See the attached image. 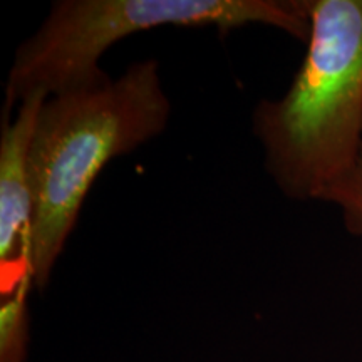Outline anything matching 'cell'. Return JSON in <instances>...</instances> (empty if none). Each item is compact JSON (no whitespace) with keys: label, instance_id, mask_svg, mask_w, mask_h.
Instances as JSON below:
<instances>
[{"label":"cell","instance_id":"6da1fadb","mask_svg":"<svg viewBox=\"0 0 362 362\" xmlns=\"http://www.w3.org/2000/svg\"><path fill=\"white\" fill-rule=\"evenodd\" d=\"M170 116L171 103L155 59L133 62L116 79L42 103L30 148L34 288L42 291L49 284L99 173L115 158L158 138Z\"/></svg>","mask_w":362,"mask_h":362},{"label":"cell","instance_id":"7a4b0ae2","mask_svg":"<svg viewBox=\"0 0 362 362\" xmlns=\"http://www.w3.org/2000/svg\"><path fill=\"white\" fill-rule=\"evenodd\" d=\"M307 52L287 93L262 99L253 133L292 200H319L362 146V0H305Z\"/></svg>","mask_w":362,"mask_h":362},{"label":"cell","instance_id":"3957f363","mask_svg":"<svg viewBox=\"0 0 362 362\" xmlns=\"http://www.w3.org/2000/svg\"><path fill=\"white\" fill-rule=\"evenodd\" d=\"M260 24L307 40L305 0H57L17 47L4 110L24 99L94 88L111 78L99 61L119 40L156 27H216L228 33Z\"/></svg>","mask_w":362,"mask_h":362},{"label":"cell","instance_id":"277c9868","mask_svg":"<svg viewBox=\"0 0 362 362\" xmlns=\"http://www.w3.org/2000/svg\"><path fill=\"white\" fill-rule=\"evenodd\" d=\"M45 96L27 98L17 115L4 110L0 129V267L8 292L30 277V230L34 218L30 148Z\"/></svg>","mask_w":362,"mask_h":362},{"label":"cell","instance_id":"5b68a950","mask_svg":"<svg viewBox=\"0 0 362 362\" xmlns=\"http://www.w3.org/2000/svg\"><path fill=\"white\" fill-rule=\"evenodd\" d=\"M33 279L21 280L0 304V362H25L30 342L29 296Z\"/></svg>","mask_w":362,"mask_h":362},{"label":"cell","instance_id":"8992f818","mask_svg":"<svg viewBox=\"0 0 362 362\" xmlns=\"http://www.w3.org/2000/svg\"><path fill=\"white\" fill-rule=\"evenodd\" d=\"M319 200L339 206L346 228L362 237V146L354 163L325 187Z\"/></svg>","mask_w":362,"mask_h":362}]
</instances>
